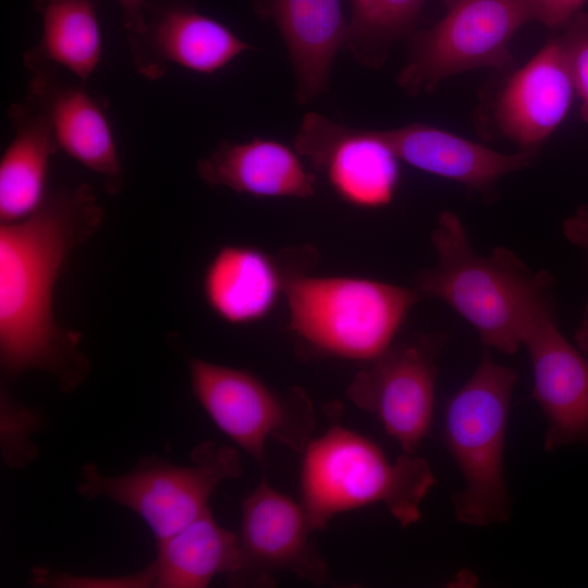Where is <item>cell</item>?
<instances>
[{
    "mask_svg": "<svg viewBox=\"0 0 588 588\" xmlns=\"http://www.w3.org/2000/svg\"><path fill=\"white\" fill-rule=\"evenodd\" d=\"M562 230L565 238L584 252L588 268V205L580 206L573 216L568 217Z\"/></svg>",
    "mask_w": 588,
    "mask_h": 588,
    "instance_id": "cell-28",
    "label": "cell"
},
{
    "mask_svg": "<svg viewBox=\"0 0 588 588\" xmlns=\"http://www.w3.org/2000/svg\"><path fill=\"white\" fill-rule=\"evenodd\" d=\"M0 409L2 460L11 468H23L37 455L30 438L42 427V417L39 411L20 403L3 384Z\"/></svg>",
    "mask_w": 588,
    "mask_h": 588,
    "instance_id": "cell-24",
    "label": "cell"
},
{
    "mask_svg": "<svg viewBox=\"0 0 588 588\" xmlns=\"http://www.w3.org/2000/svg\"><path fill=\"white\" fill-rule=\"evenodd\" d=\"M445 15L413 39L397 82L430 91L443 79L479 68H506L509 44L532 19V0H448Z\"/></svg>",
    "mask_w": 588,
    "mask_h": 588,
    "instance_id": "cell-8",
    "label": "cell"
},
{
    "mask_svg": "<svg viewBox=\"0 0 588 588\" xmlns=\"http://www.w3.org/2000/svg\"><path fill=\"white\" fill-rule=\"evenodd\" d=\"M294 148L326 175L345 203L372 209L392 201L400 182L399 158L373 130L343 126L309 112L302 120Z\"/></svg>",
    "mask_w": 588,
    "mask_h": 588,
    "instance_id": "cell-11",
    "label": "cell"
},
{
    "mask_svg": "<svg viewBox=\"0 0 588 588\" xmlns=\"http://www.w3.org/2000/svg\"><path fill=\"white\" fill-rule=\"evenodd\" d=\"M156 543L154 587L204 588L221 575L231 584L241 568L238 536L221 526L210 509Z\"/></svg>",
    "mask_w": 588,
    "mask_h": 588,
    "instance_id": "cell-21",
    "label": "cell"
},
{
    "mask_svg": "<svg viewBox=\"0 0 588 588\" xmlns=\"http://www.w3.org/2000/svg\"><path fill=\"white\" fill-rule=\"evenodd\" d=\"M271 7L297 79V99L307 102L327 88L334 56L346 42L340 0H272Z\"/></svg>",
    "mask_w": 588,
    "mask_h": 588,
    "instance_id": "cell-20",
    "label": "cell"
},
{
    "mask_svg": "<svg viewBox=\"0 0 588 588\" xmlns=\"http://www.w3.org/2000/svg\"><path fill=\"white\" fill-rule=\"evenodd\" d=\"M515 369L495 363L488 350L470 378L449 399L444 445L464 479L454 515L469 526L504 523L510 497L504 477V446Z\"/></svg>",
    "mask_w": 588,
    "mask_h": 588,
    "instance_id": "cell-5",
    "label": "cell"
},
{
    "mask_svg": "<svg viewBox=\"0 0 588 588\" xmlns=\"http://www.w3.org/2000/svg\"><path fill=\"white\" fill-rule=\"evenodd\" d=\"M41 16L39 41L23 57L28 72L52 66L86 83L102 56V38L93 0H36Z\"/></svg>",
    "mask_w": 588,
    "mask_h": 588,
    "instance_id": "cell-22",
    "label": "cell"
},
{
    "mask_svg": "<svg viewBox=\"0 0 588 588\" xmlns=\"http://www.w3.org/2000/svg\"><path fill=\"white\" fill-rule=\"evenodd\" d=\"M431 243L437 262L415 277L414 287L424 299L437 298L449 305L487 347L515 354L540 308L553 298L551 273L531 271L503 246L489 256L478 254L462 220L452 211L438 216Z\"/></svg>",
    "mask_w": 588,
    "mask_h": 588,
    "instance_id": "cell-2",
    "label": "cell"
},
{
    "mask_svg": "<svg viewBox=\"0 0 588 588\" xmlns=\"http://www.w3.org/2000/svg\"><path fill=\"white\" fill-rule=\"evenodd\" d=\"M587 0H532V19L543 25L562 27L573 15L581 11Z\"/></svg>",
    "mask_w": 588,
    "mask_h": 588,
    "instance_id": "cell-27",
    "label": "cell"
},
{
    "mask_svg": "<svg viewBox=\"0 0 588 588\" xmlns=\"http://www.w3.org/2000/svg\"><path fill=\"white\" fill-rule=\"evenodd\" d=\"M574 336L576 346L588 358V298L583 310L581 320Z\"/></svg>",
    "mask_w": 588,
    "mask_h": 588,
    "instance_id": "cell-30",
    "label": "cell"
},
{
    "mask_svg": "<svg viewBox=\"0 0 588 588\" xmlns=\"http://www.w3.org/2000/svg\"><path fill=\"white\" fill-rule=\"evenodd\" d=\"M523 345L532 366V399L547 421L543 450L588 446V358L561 332L553 298L529 324Z\"/></svg>",
    "mask_w": 588,
    "mask_h": 588,
    "instance_id": "cell-12",
    "label": "cell"
},
{
    "mask_svg": "<svg viewBox=\"0 0 588 588\" xmlns=\"http://www.w3.org/2000/svg\"><path fill=\"white\" fill-rule=\"evenodd\" d=\"M299 267L250 245L220 247L203 274L201 290L222 321L246 326L266 318L284 295L290 272Z\"/></svg>",
    "mask_w": 588,
    "mask_h": 588,
    "instance_id": "cell-17",
    "label": "cell"
},
{
    "mask_svg": "<svg viewBox=\"0 0 588 588\" xmlns=\"http://www.w3.org/2000/svg\"><path fill=\"white\" fill-rule=\"evenodd\" d=\"M8 118L14 135L0 160V223L23 220L41 206L59 150L50 124L25 98L9 108Z\"/></svg>",
    "mask_w": 588,
    "mask_h": 588,
    "instance_id": "cell-19",
    "label": "cell"
},
{
    "mask_svg": "<svg viewBox=\"0 0 588 588\" xmlns=\"http://www.w3.org/2000/svg\"><path fill=\"white\" fill-rule=\"evenodd\" d=\"M303 505L262 479L241 504V568L233 587L272 585L274 573L287 572L316 585L328 581V566L311 541L314 532Z\"/></svg>",
    "mask_w": 588,
    "mask_h": 588,
    "instance_id": "cell-10",
    "label": "cell"
},
{
    "mask_svg": "<svg viewBox=\"0 0 588 588\" xmlns=\"http://www.w3.org/2000/svg\"><path fill=\"white\" fill-rule=\"evenodd\" d=\"M198 176L211 187L264 198H309L316 177L295 148L273 139L223 140L197 162Z\"/></svg>",
    "mask_w": 588,
    "mask_h": 588,
    "instance_id": "cell-18",
    "label": "cell"
},
{
    "mask_svg": "<svg viewBox=\"0 0 588 588\" xmlns=\"http://www.w3.org/2000/svg\"><path fill=\"white\" fill-rule=\"evenodd\" d=\"M426 0H351L346 42L365 65L379 66L390 46L413 27Z\"/></svg>",
    "mask_w": 588,
    "mask_h": 588,
    "instance_id": "cell-23",
    "label": "cell"
},
{
    "mask_svg": "<svg viewBox=\"0 0 588 588\" xmlns=\"http://www.w3.org/2000/svg\"><path fill=\"white\" fill-rule=\"evenodd\" d=\"M60 69L30 72L25 99L46 118L59 150L102 179L107 193L123 186V169L111 124L100 100L84 83L68 82Z\"/></svg>",
    "mask_w": 588,
    "mask_h": 588,
    "instance_id": "cell-14",
    "label": "cell"
},
{
    "mask_svg": "<svg viewBox=\"0 0 588 588\" xmlns=\"http://www.w3.org/2000/svg\"><path fill=\"white\" fill-rule=\"evenodd\" d=\"M574 87L559 36L510 75L493 108L498 132L520 150L539 146L565 119Z\"/></svg>",
    "mask_w": 588,
    "mask_h": 588,
    "instance_id": "cell-15",
    "label": "cell"
},
{
    "mask_svg": "<svg viewBox=\"0 0 588 588\" xmlns=\"http://www.w3.org/2000/svg\"><path fill=\"white\" fill-rule=\"evenodd\" d=\"M103 218L93 187L79 183L49 191L34 213L0 224V368L5 381L41 370L70 393L89 376L82 335L57 322L53 295L70 255L100 229Z\"/></svg>",
    "mask_w": 588,
    "mask_h": 588,
    "instance_id": "cell-1",
    "label": "cell"
},
{
    "mask_svg": "<svg viewBox=\"0 0 588 588\" xmlns=\"http://www.w3.org/2000/svg\"><path fill=\"white\" fill-rule=\"evenodd\" d=\"M373 133L399 160L482 194L492 192L502 176L529 167L537 154H502L420 123Z\"/></svg>",
    "mask_w": 588,
    "mask_h": 588,
    "instance_id": "cell-16",
    "label": "cell"
},
{
    "mask_svg": "<svg viewBox=\"0 0 588 588\" xmlns=\"http://www.w3.org/2000/svg\"><path fill=\"white\" fill-rule=\"evenodd\" d=\"M559 36L574 91L580 99V117L588 123V13L579 11L562 27Z\"/></svg>",
    "mask_w": 588,
    "mask_h": 588,
    "instance_id": "cell-25",
    "label": "cell"
},
{
    "mask_svg": "<svg viewBox=\"0 0 588 588\" xmlns=\"http://www.w3.org/2000/svg\"><path fill=\"white\" fill-rule=\"evenodd\" d=\"M33 583L53 587H109V588H147L154 587L155 569L152 563L145 568L127 575L96 577L78 576L65 573H51L37 568L33 572Z\"/></svg>",
    "mask_w": 588,
    "mask_h": 588,
    "instance_id": "cell-26",
    "label": "cell"
},
{
    "mask_svg": "<svg viewBox=\"0 0 588 588\" xmlns=\"http://www.w3.org/2000/svg\"><path fill=\"white\" fill-rule=\"evenodd\" d=\"M193 394L217 428L257 463L269 438L302 452L311 440L315 416L299 389L278 392L248 370L188 356Z\"/></svg>",
    "mask_w": 588,
    "mask_h": 588,
    "instance_id": "cell-7",
    "label": "cell"
},
{
    "mask_svg": "<svg viewBox=\"0 0 588 588\" xmlns=\"http://www.w3.org/2000/svg\"><path fill=\"white\" fill-rule=\"evenodd\" d=\"M448 338L420 334L393 343L356 373L346 395L375 416L403 453L416 454L430 433L434 413L437 360Z\"/></svg>",
    "mask_w": 588,
    "mask_h": 588,
    "instance_id": "cell-9",
    "label": "cell"
},
{
    "mask_svg": "<svg viewBox=\"0 0 588 588\" xmlns=\"http://www.w3.org/2000/svg\"><path fill=\"white\" fill-rule=\"evenodd\" d=\"M301 504L313 528L335 515L382 504L401 527L421 518L420 505L437 483L424 458L402 453L394 461L373 441L335 425L302 451Z\"/></svg>",
    "mask_w": 588,
    "mask_h": 588,
    "instance_id": "cell-3",
    "label": "cell"
},
{
    "mask_svg": "<svg viewBox=\"0 0 588 588\" xmlns=\"http://www.w3.org/2000/svg\"><path fill=\"white\" fill-rule=\"evenodd\" d=\"M122 11L126 38L133 37L142 27L146 0H117Z\"/></svg>",
    "mask_w": 588,
    "mask_h": 588,
    "instance_id": "cell-29",
    "label": "cell"
},
{
    "mask_svg": "<svg viewBox=\"0 0 588 588\" xmlns=\"http://www.w3.org/2000/svg\"><path fill=\"white\" fill-rule=\"evenodd\" d=\"M241 475L234 448L205 441L192 451L188 465L145 456L131 470L106 476L95 464L86 463L77 492L87 500L106 498L131 510L160 541L201 516L217 488Z\"/></svg>",
    "mask_w": 588,
    "mask_h": 588,
    "instance_id": "cell-6",
    "label": "cell"
},
{
    "mask_svg": "<svg viewBox=\"0 0 588 588\" xmlns=\"http://www.w3.org/2000/svg\"><path fill=\"white\" fill-rule=\"evenodd\" d=\"M136 72L149 81L169 65L211 75L252 47L230 28L184 1L146 3L143 25L126 39Z\"/></svg>",
    "mask_w": 588,
    "mask_h": 588,
    "instance_id": "cell-13",
    "label": "cell"
},
{
    "mask_svg": "<svg viewBox=\"0 0 588 588\" xmlns=\"http://www.w3.org/2000/svg\"><path fill=\"white\" fill-rule=\"evenodd\" d=\"M284 296L289 329L305 345L323 355L368 363L394 342L412 308L422 296L373 279L306 274L293 269Z\"/></svg>",
    "mask_w": 588,
    "mask_h": 588,
    "instance_id": "cell-4",
    "label": "cell"
}]
</instances>
